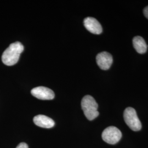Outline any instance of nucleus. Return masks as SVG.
<instances>
[{
    "label": "nucleus",
    "instance_id": "1",
    "mask_svg": "<svg viewBox=\"0 0 148 148\" xmlns=\"http://www.w3.org/2000/svg\"><path fill=\"white\" fill-rule=\"evenodd\" d=\"M24 51V46L19 42L13 43L10 45L2 54V62L6 65L12 66L17 63L20 56Z\"/></svg>",
    "mask_w": 148,
    "mask_h": 148
},
{
    "label": "nucleus",
    "instance_id": "2",
    "mask_svg": "<svg viewBox=\"0 0 148 148\" xmlns=\"http://www.w3.org/2000/svg\"><path fill=\"white\" fill-rule=\"evenodd\" d=\"M81 106L85 116L90 121L94 120L99 114L98 111V104L90 95H86L82 98Z\"/></svg>",
    "mask_w": 148,
    "mask_h": 148
},
{
    "label": "nucleus",
    "instance_id": "3",
    "mask_svg": "<svg viewBox=\"0 0 148 148\" xmlns=\"http://www.w3.org/2000/svg\"><path fill=\"white\" fill-rule=\"evenodd\" d=\"M125 121L132 130L138 131L142 128V123L137 116L136 111L131 107L127 108L123 112Z\"/></svg>",
    "mask_w": 148,
    "mask_h": 148
},
{
    "label": "nucleus",
    "instance_id": "4",
    "mask_svg": "<svg viewBox=\"0 0 148 148\" xmlns=\"http://www.w3.org/2000/svg\"><path fill=\"white\" fill-rule=\"evenodd\" d=\"M101 137L106 143L110 144H115L121 139L122 133L117 127L110 126L104 130Z\"/></svg>",
    "mask_w": 148,
    "mask_h": 148
},
{
    "label": "nucleus",
    "instance_id": "5",
    "mask_svg": "<svg viewBox=\"0 0 148 148\" xmlns=\"http://www.w3.org/2000/svg\"><path fill=\"white\" fill-rule=\"evenodd\" d=\"M31 93L33 96L41 100H52L55 96L52 90L43 86H39L33 88Z\"/></svg>",
    "mask_w": 148,
    "mask_h": 148
},
{
    "label": "nucleus",
    "instance_id": "6",
    "mask_svg": "<svg viewBox=\"0 0 148 148\" xmlns=\"http://www.w3.org/2000/svg\"><path fill=\"white\" fill-rule=\"evenodd\" d=\"M96 61L101 69L106 70L110 68L113 62V58L111 54L107 52H103L97 56Z\"/></svg>",
    "mask_w": 148,
    "mask_h": 148
},
{
    "label": "nucleus",
    "instance_id": "7",
    "mask_svg": "<svg viewBox=\"0 0 148 148\" xmlns=\"http://www.w3.org/2000/svg\"><path fill=\"white\" fill-rule=\"evenodd\" d=\"M84 23L86 29L92 34L99 35L103 32L101 24L94 18L87 17L85 18Z\"/></svg>",
    "mask_w": 148,
    "mask_h": 148
},
{
    "label": "nucleus",
    "instance_id": "8",
    "mask_svg": "<svg viewBox=\"0 0 148 148\" xmlns=\"http://www.w3.org/2000/svg\"><path fill=\"white\" fill-rule=\"evenodd\" d=\"M34 122L37 126L46 128H52L55 124L52 119L43 115H38L34 117Z\"/></svg>",
    "mask_w": 148,
    "mask_h": 148
},
{
    "label": "nucleus",
    "instance_id": "9",
    "mask_svg": "<svg viewBox=\"0 0 148 148\" xmlns=\"http://www.w3.org/2000/svg\"><path fill=\"white\" fill-rule=\"evenodd\" d=\"M133 47L138 53L144 54L147 51L148 46L145 40L141 36H136L133 39Z\"/></svg>",
    "mask_w": 148,
    "mask_h": 148
},
{
    "label": "nucleus",
    "instance_id": "10",
    "mask_svg": "<svg viewBox=\"0 0 148 148\" xmlns=\"http://www.w3.org/2000/svg\"><path fill=\"white\" fill-rule=\"evenodd\" d=\"M16 148H29L28 145L25 143H20Z\"/></svg>",
    "mask_w": 148,
    "mask_h": 148
},
{
    "label": "nucleus",
    "instance_id": "11",
    "mask_svg": "<svg viewBox=\"0 0 148 148\" xmlns=\"http://www.w3.org/2000/svg\"><path fill=\"white\" fill-rule=\"evenodd\" d=\"M143 13H144V14L145 16L148 19V6L146 7L144 9V11H143Z\"/></svg>",
    "mask_w": 148,
    "mask_h": 148
}]
</instances>
